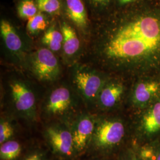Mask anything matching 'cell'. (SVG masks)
<instances>
[{
    "label": "cell",
    "mask_w": 160,
    "mask_h": 160,
    "mask_svg": "<svg viewBox=\"0 0 160 160\" xmlns=\"http://www.w3.org/2000/svg\"><path fill=\"white\" fill-rule=\"evenodd\" d=\"M119 160H138L136 151L133 149H129L122 155Z\"/></svg>",
    "instance_id": "22"
},
{
    "label": "cell",
    "mask_w": 160,
    "mask_h": 160,
    "mask_svg": "<svg viewBox=\"0 0 160 160\" xmlns=\"http://www.w3.org/2000/svg\"><path fill=\"white\" fill-rule=\"evenodd\" d=\"M108 80L97 71L81 68L75 71L72 81L75 90L86 103L96 105L98 95Z\"/></svg>",
    "instance_id": "3"
},
{
    "label": "cell",
    "mask_w": 160,
    "mask_h": 160,
    "mask_svg": "<svg viewBox=\"0 0 160 160\" xmlns=\"http://www.w3.org/2000/svg\"><path fill=\"white\" fill-rule=\"evenodd\" d=\"M38 6L33 0H22L17 7L19 17L28 20L36 16L38 12Z\"/></svg>",
    "instance_id": "18"
},
{
    "label": "cell",
    "mask_w": 160,
    "mask_h": 160,
    "mask_svg": "<svg viewBox=\"0 0 160 160\" xmlns=\"http://www.w3.org/2000/svg\"><path fill=\"white\" fill-rule=\"evenodd\" d=\"M125 134L126 127L120 119H102L96 121L91 141L97 149L108 150L119 145Z\"/></svg>",
    "instance_id": "2"
},
{
    "label": "cell",
    "mask_w": 160,
    "mask_h": 160,
    "mask_svg": "<svg viewBox=\"0 0 160 160\" xmlns=\"http://www.w3.org/2000/svg\"><path fill=\"white\" fill-rule=\"evenodd\" d=\"M14 107L22 117L33 120L36 116V98L29 84L22 80H14L9 85Z\"/></svg>",
    "instance_id": "6"
},
{
    "label": "cell",
    "mask_w": 160,
    "mask_h": 160,
    "mask_svg": "<svg viewBox=\"0 0 160 160\" xmlns=\"http://www.w3.org/2000/svg\"><path fill=\"white\" fill-rule=\"evenodd\" d=\"M125 90V85L121 81L109 79L98 95L96 105L103 110L113 108L122 100Z\"/></svg>",
    "instance_id": "11"
},
{
    "label": "cell",
    "mask_w": 160,
    "mask_h": 160,
    "mask_svg": "<svg viewBox=\"0 0 160 160\" xmlns=\"http://www.w3.org/2000/svg\"><path fill=\"white\" fill-rule=\"evenodd\" d=\"M0 32L7 49L15 55H19L23 51L22 40L11 23L6 20H2L0 23Z\"/></svg>",
    "instance_id": "12"
},
{
    "label": "cell",
    "mask_w": 160,
    "mask_h": 160,
    "mask_svg": "<svg viewBox=\"0 0 160 160\" xmlns=\"http://www.w3.org/2000/svg\"><path fill=\"white\" fill-rule=\"evenodd\" d=\"M25 160H42V156L39 154L34 153L33 154L29 155V157L26 158Z\"/></svg>",
    "instance_id": "23"
},
{
    "label": "cell",
    "mask_w": 160,
    "mask_h": 160,
    "mask_svg": "<svg viewBox=\"0 0 160 160\" xmlns=\"http://www.w3.org/2000/svg\"><path fill=\"white\" fill-rule=\"evenodd\" d=\"M160 98V78H145L137 80L135 83L131 102L134 108L141 111Z\"/></svg>",
    "instance_id": "8"
},
{
    "label": "cell",
    "mask_w": 160,
    "mask_h": 160,
    "mask_svg": "<svg viewBox=\"0 0 160 160\" xmlns=\"http://www.w3.org/2000/svg\"><path fill=\"white\" fill-rule=\"evenodd\" d=\"M20 144L16 141H7L1 145L0 157L3 160H13L21 152Z\"/></svg>",
    "instance_id": "17"
},
{
    "label": "cell",
    "mask_w": 160,
    "mask_h": 160,
    "mask_svg": "<svg viewBox=\"0 0 160 160\" xmlns=\"http://www.w3.org/2000/svg\"><path fill=\"white\" fill-rule=\"evenodd\" d=\"M135 1V0H119V2L120 3V4L123 6V5H127Z\"/></svg>",
    "instance_id": "25"
},
{
    "label": "cell",
    "mask_w": 160,
    "mask_h": 160,
    "mask_svg": "<svg viewBox=\"0 0 160 160\" xmlns=\"http://www.w3.org/2000/svg\"><path fill=\"white\" fill-rule=\"evenodd\" d=\"M74 95L68 87L59 86L47 97L43 110L49 118L64 117L74 109Z\"/></svg>",
    "instance_id": "7"
},
{
    "label": "cell",
    "mask_w": 160,
    "mask_h": 160,
    "mask_svg": "<svg viewBox=\"0 0 160 160\" xmlns=\"http://www.w3.org/2000/svg\"><path fill=\"white\" fill-rule=\"evenodd\" d=\"M48 25L46 19L40 12L28 20L26 28L30 34H34L45 30Z\"/></svg>",
    "instance_id": "19"
},
{
    "label": "cell",
    "mask_w": 160,
    "mask_h": 160,
    "mask_svg": "<svg viewBox=\"0 0 160 160\" xmlns=\"http://www.w3.org/2000/svg\"><path fill=\"white\" fill-rule=\"evenodd\" d=\"M93 52L110 72L160 79V4L138 2L112 14L98 28Z\"/></svg>",
    "instance_id": "1"
},
{
    "label": "cell",
    "mask_w": 160,
    "mask_h": 160,
    "mask_svg": "<svg viewBox=\"0 0 160 160\" xmlns=\"http://www.w3.org/2000/svg\"><path fill=\"white\" fill-rule=\"evenodd\" d=\"M61 32L63 35V52L65 56L74 57L80 49V42L76 32L69 24L63 22L61 24Z\"/></svg>",
    "instance_id": "14"
},
{
    "label": "cell",
    "mask_w": 160,
    "mask_h": 160,
    "mask_svg": "<svg viewBox=\"0 0 160 160\" xmlns=\"http://www.w3.org/2000/svg\"><path fill=\"white\" fill-rule=\"evenodd\" d=\"M135 133L139 145L160 139V98L141 111Z\"/></svg>",
    "instance_id": "4"
},
{
    "label": "cell",
    "mask_w": 160,
    "mask_h": 160,
    "mask_svg": "<svg viewBox=\"0 0 160 160\" xmlns=\"http://www.w3.org/2000/svg\"><path fill=\"white\" fill-rule=\"evenodd\" d=\"M63 35L54 27L47 30L43 34L42 42L52 52L59 51L63 45Z\"/></svg>",
    "instance_id": "16"
},
{
    "label": "cell",
    "mask_w": 160,
    "mask_h": 160,
    "mask_svg": "<svg viewBox=\"0 0 160 160\" xmlns=\"http://www.w3.org/2000/svg\"><path fill=\"white\" fill-rule=\"evenodd\" d=\"M138 160H160V139L139 145Z\"/></svg>",
    "instance_id": "15"
},
{
    "label": "cell",
    "mask_w": 160,
    "mask_h": 160,
    "mask_svg": "<svg viewBox=\"0 0 160 160\" xmlns=\"http://www.w3.org/2000/svg\"><path fill=\"white\" fill-rule=\"evenodd\" d=\"M46 137L53 151L59 154H72L74 145L71 129L64 125H54L46 130Z\"/></svg>",
    "instance_id": "9"
},
{
    "label": "cell",
    "mask_w": 160,
    "mask_h": 160,
    "mask_svg": "<svg viewBox=\"0 0 160 160\" xmlns=\"http://www.w3.org/2000/svg\"><path fill=\"white\" fill-rule=\"evenodd\" d=\"M66 10L69 19L77 28L82 30L87 28L88 18L82 0H66Z\"/></svg>",
    "instance_id": "13"
},
{
    "label": "cell",
    "mask_w": 160,
    "mask_h": 160,
    "mask_svg": "<svg viewBox=\"0 0 160 160\" xmlns=\"http://www.w3.org/2000/svg\"><path fill=\"white\" fill-rule=\"evenodd\" d=\"M30 63L33 74L40 81L52 82L59 77V63L53 52L48 48H40L33 53Z\"/></svg>",
    "instance_id": "5"
},
{
    "label": "cell",
    "mask_w": 160,
    "mask_h": 160,
    "mask_svg": "<svg viewBox=\"0 0 160 160\" xmlns=\"http://www.w3.org/2000/svg\"><path fill=\"white\" fill-rule=\"evenodd\" d=\"M97 120L90 114L82 113L75 119L71 127L74 149L82 151L92 140Z\"/></svg>",
    "instance_id": "10"
},
{
    "label": "cell",
    "mask_w": 160,
    "mask_h": 160,
    "mask_svg": "<svg viewBox=\"0 0 160 160\" xmlns=\"http://www.w3.org/2000/svg\"><path fill=\"white\" fill-rule=\"evenodd\" d=\"M91 1L92 2V3L101 6L107 5L110 1V0H91Z\"/></svg>",
    "instance_id": "24"
},
{
    "label": "cell",
    "mask_w": 160,
    "mask_h": 160,
    "mask_svg": "<svg viewBox=\"0 0 160 160\" xmlns=\"http://www.w3.org/2000/svg\"><path fill=\"white\" fill-rule=\"evenodd\" d=\"M14 134V129L7 120H1L0 123V143H4Z\"/></svg>",
    "instance_id": "21"
},
{
    "label": "cell",
    "mask_w": 160,
    "mask_h": 160,
    "mask_svg": "<svg viewBox=\"0 0 160 160\" xmlns=\"http://www.w3.org/2000/svg\"><path fill=\"white\" fill-rule=\"evenodd\" d=\"M38 10L49 14H58L61 10L59 0H36Z\"/></svg>",
    "instance_id": "20"
}]
</instances>
